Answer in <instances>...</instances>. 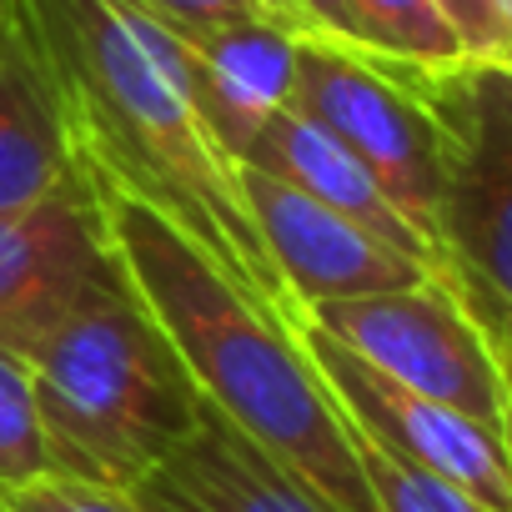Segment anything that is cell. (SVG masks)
I'll return each instance as SVG.
<instances>
[{
  "instance_id": "obj_1",
  "label": "cell",
  "mask_w": 512,
  "mask_h": 512,
  "mask_svg": "<svg viewBox=\"0 0 512 512\" xmlns=\"http://www.w3.org/2000/svg\"><path fill=\"white\" fill-rule=\"evenodd\" d=\"M26 11L61 81L86 171L166 216L256 307L297 322L302 312L251 221L236 161L216 151L176 76L171 36L121 0H26Z\"/></svg>"
},
{
  "instance_id": "obj_2",
  "label": "cell",
  "mask_w": 512,
  "mask_h": 512,
  "mask_svg": "<svg viewBox=\"0 0 512 512\" xmlns=\"http://www.w3.org/2000/svg\"><path fill=\"white\" fill-rule=\"evenodd\" d=\"M96 191L131 287L191 367L201 397L277 462H287L307 487H317L337 512H377L367 472L357 462L352 422L312 367L297 322H282L236 292L151 206L101 181Z\"/></svg>"
},
{
  "instance_id": "obj_3",
  "label": "cell",
  "mask_w": 512,
  "mask_h": 512,
  "mask_svg": "<svg viewBox=\"0 0 512 512\" xmlns=\"http://www.w3.org/2000/svg\"><path fill=\"white\" fill-rule=\"evenodd\" d=\"M46 477L131 492L196 427L201 387L121 256L91 277L56 332L26 357Z\"/></svg>"
},
{
  "instance_id": "obj_4",
  "label": "cell",
  "mask_w": 512,
  "mask_h": 512,
  "mask_svg": "<svg viewBox=\"0 0 512 512\" xmlns=\"http://www.w3.org/2000/svg\"><path fill=\"white\" fill-rule=\"evenodd\" d=\"M437 76L412 71L327 36H297L292 106L332 131L407 216V226L437 256V201L447 176V121L437 106Z\"/></svg>"
},
{
  "instance_id": "obj_5",
  "label": "cell",
  "mask_w": 512,
  "mask_h": 512,
  "mask_svg": "<svg viewBox=\"0 0 512 512\" xmlns=\"http://www.w3.org/2000/svg\"><path fill=\"white\" fill-rule=\"evenodd\" d=\"M447 176L437 201V277L482 307L512 312V71L437 76Z\"/></svg>"
},
{
  "instance_id": "obj_6",
  "label": "cell",
  "mask_w": 512,
  "mask_h": 512,
  "mask_svg": "<svg viewBox=\"0 0 512 512\" xmlns=\"http://www.w3.org/2000/svg\"><path fill=\"white\" fill-rule=\"evenodd\" d=\"M302 322L317 327L322 337L342 342L347 352H357L382 377L507 432L492 352H487L472 312L462 307V297L437 272L412 287H397V292L307 307Z\"/></svg>"
},
{
  "instance_id": "obj_7",
  "label": "cell",
  "mask_w": 512,
  "mask_h": 512,
  "mask_svg": "<svg viewBox=\"0 0 512 512\" xmlns=\"http://www.w3.org/2000/svg\"><path fill=\"white\" fill-rule=\"evenodd\" d=\"M297 337H302L312 367L322 372L327 392L337 397L342 417L372 447L392 452L397 462H407L417 472H432V477L462 487L487 512H512V442H507V432L382 377L377 367H367L357 352L322 337L302 317H297Z\"/></svg>"
},
{
  "instance_id": "obj_8",
  "label": "cell",
  "mask_w": 512,
  "mask_h": 512,
  "mask_svg": "<svg viewBox=\"0 0 512 512\" xmlns=\"http://www.w3.org/2000/svg\"><path fill=\"white\" fill-rule=\"evenodd\" d=\"M116 256L96 181L0 211V352L31 357Z\"/></svg>"
},
{
  "instance_id": "obj_9",
  "label": "cell",
  "mask_w": 512,
  "mask_h": 512,
  "mask_svg": "<svg viewBox=\"0 0 512 512\" xmlns=\"http://www.w3.org/2000/svg\"><path fill=\"white\" fill-rule=\"evenodd\" d=\"M236 181L246 191L251 221L262 231V246H267L297 312L322 307V302L397 292V287L432 277V267H422L417 256L377 241L357 221L337 216L332 206L302 196L297 186H287L267 171L236 166Z\"/></svg>"
},
{
  "instance_id": "obj_10",
  "label": "cell",
  "mask_w": 512,
  "mask_h": 512,
  "mask_svg": "<svg viewBox=\"0 0 512 512\" xmlns=\"http://www.w3.org/2000/svg\"><path fill=\"white\" fill-rule=\"evenodd\" d=\"M66 96L26 0H0V211L86 181Z\"/></svg>"
},
{
  "instance_id": "obj_11",
  "label": "cell",
  "mask_w": 512,
  "mask_h": 512,
  "mask_svg": "<svg viewBox=\"0 0 512 512\" xmlns=\"http://www.w3.org/2000/svg\"><path fill=\"white\" fill-rule=\"evenodd\" d=\"M131 497L146 512H337L206 397L191 437L146 472Z\"/></svg>"
},
{
  "instance_id": "obj_12",
  "label": "cell",
  "mask_w": 512,
  "mask_h": 512,
  "mask_svg": "<svg viewBox=\"0 0 512 512\" xmlns=\"http://www.w3.org/2000/svg\"><path fill=\"white\" fill-rule=\"evenodd\" d=\"M171 61L206 136L226 161H241L256 131L292 106L297 36L272 21H241L206 36H171Z\"/></svg>"
},
{
  "instance_id": "obj_13",
  "label": "cell",
  "mask_w": 512,
  "mask_h": 512,
  "mask_svg": "<svg viewBox=\"0 0 512 512\" xmlns=\"http://www.w3.org/2000/svg\"><path fill=\"white\" fill-rule=\"evenodd\" d=\"M236 166H256V171H267V176L297 186L302 196L332 206L337 216L357 221V226L372 231L377 241H387V246L417 256L422 267L437 272L432 246H427V241L407 226V216L382 196V186L372 181V171H367L332 131H322L317 121H307L297 106L277 111L262 131H256L251 151H246Z\"/></svg>"
},
{
  "instance_id": "obj_14",
  "label": "cell",
  "mask_w": 512,
  "mask_h": 512,
  "mask_svg": "<svg viewBox=\"0 0 512 512\" xmlns=\"http://www.w3.org/2000/svg\"><path fill=\"white\" fill-rule=\"evenodd\" d=\"M357 46L367 56L412 66V71H457L472 66L457 31L437 11V0H347Z\"/></svg>"
},
{
  "instance_id": "obj_15",
  "label": "cell",
  "mask_w": 512,
  "mask_h": 512,
  "mask_svg": "<svg viewBox=\"0 0 512 512\" xmlns=\"http://www.w3.org/2000/svg\"><path fill=\"white\" fill-rule=\"evenodd\" d=\"M352 442H357V462L367 472V487H372V507L377 512H487L462 487H452V482H442L432 472H417V467L397 462L392 452L372 447L357 427H352Z\"/></svg>"
},
{
  "instance_id": "obj_16",
  "label": "cell",
  "mask_w": 512,
  "mask_h": 512,
  "mask_svg": "<svg viewBox=\"0 0 512 512\" xmlns=\"http://www.w3.org/2000/svg\"><path fill=\"white\" fill-rule=\"evenodd\" d=\"M46 477V442L36 427L31 372L21 357L0 352V487Z\"/></svg>"
},
{
  "instance_id": "obj_17",
  "label": "cell",
  "mask_w": 512,
  "mask_h": 512,
  "mask_svg": "<svg viewBox=\"0 0 512 512\" xmlns=\"http://www.w3.org/2000/svg\"><path fill=\"white\" fill-rule=\"evenodd\" d=\"M0 512H146V507L131 492H106L71 477H31L16 487H0Z\"/></svg>"
},
{
  "instance_id": "obj_18",
  "label": "cell",
  "mask_w": 512,
  "mask_h": 512,
  "mask_svg": "<svg viewBox=\"0 0 512 512\" xmlns=\"http://www.w3.org/2000/svg\"><path fill=\"white\" fill-rule=\"evenodd\" d=\"M121 6H131L136 16L166 26L171 36H206V31L241 26V21H272L262 6H256V0H121Z\"/></svg>"
},
{
  "instance_id": "obj_19",
  "label": "cell",
  "mask_w": 512,
  "mask_h": 512,
  "mask_svg": "<svg viewBox=\"0 0 512 512\" xmlns=\"http://www.w3.org/2000/svg\"><path fill=\"white\" fill-rule=\"evenodd\" d=\"M437 11L457 31L467 61L502 66V56H507V21L497 11V0H437Z\"/></svg>"
},
{
  "instance_id": "obj_20",
  "label": "cell",
  "mask_w": 512,
  "mask_h": 512,
  "mask_svg": "<svg viewBox=\"0 0 512 512\" xmlns=\"http://www.w3.org/2000/svg\"><path fill=\"white\" fill-rule=\"evenodd\" d=\"M492 352V367H497V387H502V412H507V442H512V312L502 307H482V302H462Z\"/></svg>"
},
{
  "instance_id": "obj_21",
  "label": "cell",
  "mask_w": 512,
  "mask_h": 512,
  "mask_svg": "<svg viewBox=\"0 0 512 512\" xmlns=\"http://www.w3.org/2000/svg\"><path fill=\"white\" fill-rule=\"evenodd\" d=\"M292 6L302 11V21L327 36V41H342V46H357V26H352V11H347V0H292ZM362 51V46H357Z\"/></svg>"
},
{
  "instance_id": "obj_22",
  "label": "cell",
  "mask_w": 512,
  "mask_h": 512,
  "mask_svg": "<svg viewBox=\"0 0 512 512\" xmlns=\"http://www.w3.org/2000/svg\"><path fill=\"white\" fill-rule=\"evenodd\" d=\"M256 6H262V11H267V16L277 21V26H287L292 36H317V31H312V26L302 21V11L292 6V0H256Z\"/></svg>"
},
{
  "instance_id": "obj_23",
  "label": "cell",
  "mask_w": 512,
  "mask_h": 512,
  "mask_svg": "<svg viewBox=\"0 0 512 512\" xmlns=\"http://www.w3.org/2000/svg\"><path fill=\"white\" fill-rule=\"evenodd\" d=\"M497 11L507 21V56H502V71H512V0H497Z\"/></svg>"
}]
</instances>
